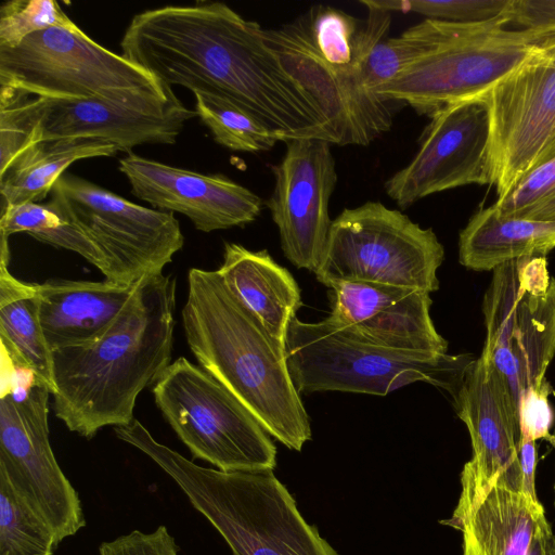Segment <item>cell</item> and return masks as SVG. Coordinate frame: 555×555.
<instances>
[{
    "label": "cell",
    "instance_id": "1",
    "mask_svg": "<svg viewBox=\"0 0 555 555\" xmlns=\"http://www.w3.org/2000/svg\"><path fill=\"white\" fill-rule=\"evenodd\" d=\"M262 27L221 2L166 5L133 16L122 55L169 87L225 96L282 142L336 137L317 101L266 44Z\"/></svg>",
    "mask_w": 555,
    "mask_h": 555
},
{
    "label": "cell",
    "instance_id": "2",
    "mask_svg": "<svg viewBox=\"0 0 555 555\" xmlns=\"http://www.w3.org/2000/svg\"><path fill=\"white\" fill-rule=\"evenodd\" d=\"M176 279L144 276L116 321L88 343L51 351L54 413L91 439L128 425L139 393L171 363Z\"/></svg>",
    "mask_w": 555,
    "mask_h": 555
},
{
    "label": "cell",
    "instance_id": "3",
    "mask_svg": "<svg viewBox=\"0 0 555 555\" xmlns=\"http://www.w3.org/2000/svg\"><path fill=\"white\" fill-rule=\"evenodd\" d=\"M188 346L211 374L285 447L311 439L308 413L279 345L230 292L218 270L192 268L181 312Z\"/></svg>",
    "mask_w": 555,
    "mask_h": 555
},
{
    "label": "cell",
    "instance_id": "4",
    "mask_svg": "<svg viewBox=\"0 0 555 555\" xmlns=\"http://www.w3.org/2000/svg\"><path fill=\"white\" fill-rule=\"evenodd\" d=\"M367 10L359 20L315 5L289 24L262 29L281 65L325 114L338 145L366 146L392 125L389 102L369 93L361 81L362 64L387 38L391 14Z\"/></svg>",
    "mask_w": 555,
    "mask_h": 555
},
{
    "label": "cell",
    "instance_id": "5",
    "mask_svg": "<svg viewBox=\"0 0 555 555\" xmlns=\"http://www.w3.org/2000/svg\"><path fill=\"white\" fill-rule=\"evenodd\" d=\"M156 463L221 534L233 555H338L299 513L273 472L206 468L158 442L135 418L114 428Z\"/></svg>",
    "mask_w": 555,
    "mask_h": 555
},
{
    "label": "cell",
    "instance_id": "6",
    "mask_svg": "<svg viewBox=\"0 0 555 555\" xmlns=\"http://www.w3.org/2000/svg\"><path fill=\"white\" fill-rule=\"evenodd\" d=\"M428 23L426 52L376 91L386 102H404L428 116L482 95L555 40V29H509L507 17L478 24Z\"/></svg>",
    "mask_w": 555,
    "mask_h": 555
},
{
    "label": "cell",
    "instance_id": "7",
    "mask_svg": "<svg viewBox=\"0 0 555 555\" xmlns=\"http://www.w3.org/2000/svg\"><path fill=\"white\" fill-rule=\"evenodd\" d=\"M0 86L35 98L102 100L128 105L165 103L171 87L102 47L77 25L54 26L0 47Z\"/></svg>",
    "mask_w": 555,
    "mask_h": 555
},
{
    "label": "cell",
    "instance_id": "8",
    "mask_svg": "<svg viewBox=\"0 0 555 555\" xmlns=\"http://www.w3.org/2000/svg\"><path fill=\"white\" fill-rule=\"evenodd\" d=\"M285 358L299 393L344 391L386 396L416 382L453 396L469 362L462 357L397 350L369 343L327 319L317 323L293 318Z\"/></svg>",
    "mask_w": 555,
    "mask_h": 555
},
{
    "label": "cell",
    "instance_id": "9",
    "mask_svg": "<svg viewBox=\"0 0 555 555\" xmlns=\"http://www.w3.org/2000/svg\"><path fill=\"white\" fill-rule=\"evenodd\" d=\"M1 343L0 472L52 527L57 539L86 526L78 492L57 464L49 439V384Z\"/></svg>",
    "mask_w": 555,
    "mask_h": 555
},
{
    "label": "cell",
    "instance_id": "10",
    "mask_svg": "<svg viewBox=\"0 0 555 555\" xmlns=\"http://www.w3.org/2000/svg\"><path fill=\"white\" fill-rule=\"evenodd\" d=\"M492 271L482 304L487 335L481 353L506 389L518 421L520 402L547 382L555 356V278L545 256L517 258Z\"/></svg>",
    "mask_w": 555,
    "mask_h": 555
},
{
    "label": "cell",
    "instance_id": "11",
    "mask_svg": "<svg viewBox=\"0 0 555 555\" xmlns=\"http://www.w3.org/2000/svg\"><path fill=\"white\" fill-rule=\"evenodd\" d=\"M154 400L178 438L223 472H273L276 448L256 417L202 366L179 357L153 384Z\"/></svg>",
    "mask_w": 555,
    "mask_h": 555
},
{
    "label": "cell",
    "instance_id": "12",
    "mask_svg": "<svg viewBox=\"0 0 555 555\" xmlns=\"http://www.w3.org/2000/svg\"><path fill=\"white\" fill-rule=\"evenodd\" d=\"M443 258V246L433 229L370 201L344 209L333 220L315 276L325 286L333 281H359L431 293L439 288L437 270Z\"/></svg>",
    "mask_w": 555,
    "mask_h": 555
},
{
    "label": "cell",
    "instance_id": "13",
    "mask_svg": "<svg viewBox=\"0 0 555 555\" xmlns=\"http://www.w3.org/2000/svg\"><path fill=\"white\" fill-rule=\"evenodd\" d=\"M49 201L104 254L105 280L131 285L163 273L184 244L172 212L134 204L87 179L64 173Z\"/></svg>",
    "mask_w": 555,
    "mask_h": 555
},
{
    "label": "cell",
    "instance_id": "14",
    "mask_svg": "<svg viewBox=\"0 0 555 555\" xmlns=\"http://www.w3.org/2000/svg\"><path fill=\"white\" fill-rule=\"evenodd\" d=\"M498 198L555 159V40L482 94Z\"/></svg>",
    "mask_w": 555,
    "mask_h": 555
},
{
    "label": "cell",
    "instance_id": "15",
    "mask_svg": "<svg viewBox=\"0 0 555 555\" xmlns=\"http://www.w3.org/2000/svg\"><path fill=\"white\" fill-rule=\"evenodd\" d=\"M454 398L473 455L461 473L462 491L453 515L441 521L448 526L464 517L494 485L522 492L520 427L506 389L482 353L467 364Z\"/></svg>",
    "mask_w": 555,
    "mask_h": 555
},
{
    "label": "cell",
    "instance_id": "16",
    "mask_svg": "<svg viewBox=\"0 0 555 555\" xmlns=\"http://www.w3.org/2000/svg\"><path fill=\"white\" fill-rule=\"evenodd\" d=\"M429 117L414 157L385 182L386 194L402 209L435 193L493 182L485 98L448 105Z\"/></svg>",
    "mask_w": 555,
    "mask_h": 555
},
{
    "label": "cell",
    "instance_id": "17",
    "mask_svg": "<svg viewBox=\"0 0 555 555\" xmlns=\"http://www.w3.org/2000/svg\"><path fill=\"white\" fill-rule=\"evenodd\" d=\"M282 160L271 165L274 188L266 205L280 233L285 257L317 272L332 225L328 204L337 182L332 143L318 138L285 142Z\"/></svg>",
    "mask_w": 555,
    "mask_h": 555
},
{
    "label": "cell",
    "instance_id": "18",
    "mask_svg": "<svg viewBox=\"0 0 555 555\" xmlns=\"http://www.w3.org/2000/svg\"><path fill=\"white\" fill-rule=\"evenodd\" d=\"M24 112L30 128L29 145L48 140L88 138L111 142L122 152L141 144H173L184 124L197 116L177 96L165 103L128 105L27 94Z\"/></svg>",
    "mask_w": 555,
    "mask_h": 555
},
{
    "label": "cell",
    "instance_id": "19",
    "mask_svg": "<svg viewBox=\"0 0 555 555\" xmlns=\"http://www.w3.org/2000/svg\"><path fill=\"white\" fill-rule=\"evenodd\" d=\"M131 193L155 209L179 212L202 232L244 227L257 219L262 199L221 173H201L128 154L119 160Z\"/></svg>",
    "mask_w": 555,
    "mask_h": 555
},
{
    "label": "cell",
    "instance_id": "20",
    "mask_svg": "<svg viewBox=\"0 0 555 555\" xmlns=\"http://www.w3.org/2000/svg\"><path fill=\"white\" fill-rule=\"evenodd\" d=\"M330 322L386 348L447 354L430 317V293L404 286L333 281Z\"/></svg>",
    "mask_w": 555,
    "mask_h": 555
},
{
    "label": "cell",
    "instance_id": "21",
    "mask_svg": "<svg viewBox=\"0 0 555 555\" xmlns=\"http://www.w3.org/2000/svg\"><path fill=\"white\" fill-rule=\"evenodd\" d=\"M141 280L131 285L107 280H51L39 284V318L50 350L81 345L102 335L131 300Z\"/></svg>",
    "mask_w": 555,
    "mask_h": 555
},
{
    "label": "cell",
    "instance_id": "22",
    "mask_svg": "<svg viewBox=\"0 0 555 555\" xmlns=\"http://www.w3.org/2000/svg\"><path fill=\"white\" fill-rule=\"evenodd\" d=\"M218 272L271 338L285 347L288 324L301 306L300 288L289 271L266 249L251 251L240 244L225 243Z\"/></svg>",
    "mask_w": 555,
    "mask_h": 555
},
{
    "label": "cell",
    "instance_id": "23",
    "mask_svg": "<svg viewBox=\"0 0 555 555\" xmlns=\"http://www.w3.org/2000/svg\"><path fill=\"white\" fill-rule=\"evenodd\" d=\"M544 518L540 501L494 485L451 527L463 534V555H526Z\"/></svg>",
    "mask_w": 555,
    "mask_h": 555
},
{
    "label": "cell",
    "instance_id": "24",
    "mask_svg": "<svg viewBox=\"0 0 555 555\" xmlns=\"http://www.w3.org/2000/svg\"><path fill=\"white\" fill-rule=\"evenodd\" d=\"M555 248V221L506 218L493 205L480 207L460 232L459 260L489 271L517 258L546 256Z\"/></svg>",
    "mask_w": 555,
    "mask_h": 555
},
{
    "label": "cell",
    "instance_id": "25",
    "mask_svg": "<svg viewBox=\"0 0 555 555\" xmlns=\"http://www.w3.org/2000/svg\"><path fill=\"white\" fill-rule=\"evenodd\" d=\"M119 149L107 141L88 138L56 139L25 149L0 176L2 206L38 203L75 162L115 156Z\"/></svg>",
    "mask_w": 555,
    "mask_h": 555
},
{
    "label": "cell",
    "instance_id": "26",
    "mask_svg": "<svg viewBox=\"0 0 555 555\" xmlns=\"http://www.w3.org/2000/svg\"><path fill=\"white\" fill-rule=\"evenodd\" d=\"M9 253L0 260V340L7 343L50 386L54 393L51 350L39 318L37 283L17 280L8 268Z\"/></svg>",
    "mask_w": 555,
    "mask_h": 555
},
{
    "label": "cell",
    "instance_id": "27",
    "mask_svg": "<svg viewBox=\"0 0 555 555\" xmlns=\"http://www.w3.org/2000/svg\"><path fill=\"white\" fill-rule=\"evenodd\" d=\"M1 237L25 232L37 241L64 248L83 257L105 276L108 263L93 241L50 202H28L2 206L0 218Z\"/></svg>",
    "mask_w": 555,
    "mask_h": 555
},
{
    "label": "cell",
    "instance_id": "28",
    "mask_svg": "<svg viewBox=\"0 0 555 555\" xmlns=\"http://www.w3.org/2000/svg\"><path fill=\"white\" fill-rule=\"evenodd\" d=\"M195 112L214 140L232 151L258 153L273 149L280 138L260 118L232 100L194 92Z\"/></svg>",
    "mask_w": 555,
    "mask_h": 555
},
{
    "label": "cell",
    "instance_id": "29",
    "mask_svg": "<svg viewBox=\"0 0 555 555\" xmlns=\"http://www.w3.org/2000/svg\"><path fill=\"white\" fill-rule=\"evenodd\" d=\"M60 543L50 524L0 472V555H54Z\"/></svg>",
    "mask_w": 555,
    "mask_h": 555
},
{
    "label": "cell",
    "instance_id": "30",
    "mask_svg": "<svg viewBox=\"0 0 555 555\" xmlns=\"http://www.w3.org/2000/svg\"><path fill=\"white\" fill-rule=\"evenodd\" d=\"M360 3L387 12H413L425 20L478 24L508 18L512 0H361Z\"/></svg>",
    "mask_w": 555,
    "mask_h": 555
},
{
    "label": "cell",
    "instance_id": "31",
    "mask_svg": "<svg viewBox=\"0 0 555 555\" xmlns=\"http://www.w3.org/2000/svg\"><path fill=\"white\" fill-rule=\"evenodd\" d=\"M493 207L506 218L555 221V159L525 177Z\"/></svg>",
    "mask_w": 555,
    "mask_h": 555
},
{
    "label": "cell",
    "instance_id": "32",
    "mask_svg": "<svg viewBox=\"0 0 555 555\" xmlns=\"http://www.w3.org/2000/svg\"><path fill=\"white\" fill-rule=\"evenodd\" d=\"M75 25L54 0L7 1L0 8V47H15L26 37L50 27Z\"/></svg>",
    "mask_w": 555,
    "mask_h": 555
},
{
    "label": "cell",
    "instance_id": "33",
    "mask_svg": "<svg viewBox=\"0 0 555 555\" xmlns=\"http://www.w3.org/2000/svg\"><path fill=\"white\" fill-rule=\"evenodd\" d=\"M554 392L548 380L540 388L531 390L518 408V423L522 440L544 439L555 447V436L551 434L554 412L548 396Z\"/></svg>",
    "mask_w": 555,
    "mask_h": 555
},
{
    "label": "cell",
    "instance_id": "34",
    "mask_svg": "<svg viewBox=\"0 0 555 555\" xmlns=\"http://www.w3.org/2000/svg\"><path fill=\"white\" fill-rule=\"evenodd\" d=\"M179 546L166 526L152 532L133 530L101 543L99 555H179Z\"/></svg>",
    "mask_w": 555,
    "mask_h": 555
},
{
    "label": "cell",
    "instance_id": "35",
    "mask_svg": "<svg viewBox=\"0 0 555 555\" xmlns=\"http://www.w3.org/2000/svg\"><path fill=\"white\" fill-rule=\"evenodd\" d=\"M509 23L524 29H555V0H512Z\"/></svg>",
    "mask_w": 555,
    "mask_h": 555
},
{
    "label": "cell",
    "instance_id": "36",
    "mask_svg": "<svg viewBox=\"0 0 555 555\" xmlns=\"http://www.w3.org/2000/svg\"><path fill=\"white\" fill-rule=\"evenodd\" d=\"M522 476V492L534 501H539L535 491L537 447L533 440H522L519 452Z\"/></svg>",
    "mask_w": 555,
    "mask_h": 555
},
{
    "label": "cell",
    "instance_id": "37",
    "mask_svg": "<svg viewBox=\"0 0 555 555\" xmlns=\"http://www.w3.org/2000/svg\"><path fill=\"white\" fill-rule=\"evenodd\" d=\"M526 555H555V533L546 518L539 524Z\"/></svg>",
    "mask_w": 555,
    "mask_h": 555
},
{
    "label": "cell",
    "instance_id": "38",
    "mask_svg": "<svg viewBox=\"0 0 555 555\" xmlns=\"http://www.w3.org/2000/svg\"><path fill=\"white\" fill-rule=\"evenodd\" d=\"M554 494H555V483H554ZM554 506H555V499H554Z\"/></svg>",
    "mask_w": 555,
    "mask_h": 555
}]
</instances>
